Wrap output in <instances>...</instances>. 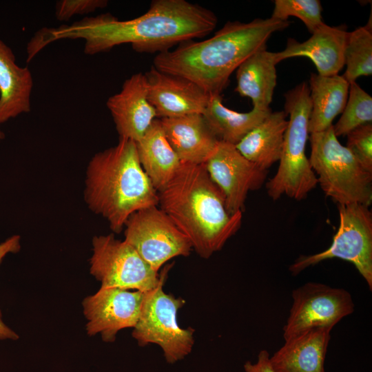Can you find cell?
Here are the masks:
<instances>
[{"label":"cell","mask_w":372,"mask_h":372,"mask_svg":"<svg viewBox=\"0 0 372 372\" xmlns=\"http://www.w3.org/2000/svg\"><path fill=\"white\" fill-rule=\"evenodd\" d=\"M218 22L209 9L185 0H154L141 16L120 20L110 13L86 17L70 25L46 29L48 44L82 39L84 52L94 55L130 43L141 53L158 54L177 44L210 34Z\"/></svg>","instance_id":"obj_1"},{"label":"cell","mask_w":372,"mask_h":372,"mask_svg":"<svg viewBox=\"0 0 372 372\" xmlns=\"http://www.w3.org/2000/svg\"><path fill=\"white\" fill-rule=\"evenodd\" d=\"M289 24L288 20L271 17L249 23L228 21L206 40L186 41L174 50L158 54L153 66L192 81L209 94H220L233 72L251 55L266 48L272 34Z\"/></svg>","instance_id":"obj_2"},{"label":"cell","mask_w":372,"mask_h":372,"mask_svg":"<svg viewBox=\"0 0 372 372\" xmlns=\"http://www.w3.org/2000/svg\"><path fill=\"white\" fill-rule=\"evenodd\" d=\"M158 196L159 207L201 258L220 251L241 226L242 212L229 213L224 195L205 164L182 163Z\"/></svg>","instance_id":"obj_3"},{"label":"cell","mask_w":372,"mask_h":372,"mask_svg":"<svg viewBox=\"0 0 372 372\" xmlns=\"http://www.w3.org/2000/svg\"><path fill=\"white\" fill-rule=\"evenodd\" d=\"M84 198L117 234L133 213L158 205V192L142 168L136 142L119 138L94 155L86 169Z\"/></svg>","instance_id":"obj_4"},{"label":"cell","mask_w":372,"mask_h":372,"mask_svg":"<svg viewBox=\"0 0 372 372\" xmlns=\"http://www.w3.org/2000/svg\"><path fill=\"white\" fill-rule=\"evenodd\" d=\"M285 112L289 116L279 166L266 183L269 196L276 200L283 195L296 200L305 198L318 185L305 149L309 139L311 110L310 90L306 82L285 94Z\"/></svg>","instance_id":"obj_5"},{"label":"cell","mask_w":372,"mask_h":372,"mask_svg":"<svg viewBox=\"0 0 372 372\" xmlns=\"http://www.w3.org/2000/svg\"><path fill=\"white\" fill-rule=\"evenodd\" d=\"M333 125L310 134V165L324 194L338 205L372 202V173L339 142Z\"/></svg>","instance_id":"obj_6"},{"label":"cell","mask_w":372,"mask_h":372,"mask_svg":"<svg viewBox=\"0 0 372 372\" xmlns=\"http://www.w3.org/2000/svg\"><path fill=\"white\" fill-rule=\"evenodd\" d=\"M172 266L167 265L161 270L155 288L143 292L139 317L132 333L140 347L158 345L169 364L183 360L192 352L195 331L190 327H180L177 322L178 311L185 301L163 289Z\"/></svg>","instance_id":"obj_7"},{"label":"cell","mask_w":372,"mask_h":372,"mask_svg":"<svg viewBox=\"0 0 372 372\" xmlns=\"http://www.w3.org/2000/svg\"><path fill=\"white\" fill-rule=\"evenodd\" d=\"M339 227L331 246L309 256H301L289 267L293 275L322 260L340 258L354 265L372 289V214L361 204L338 205Z\"/></svg>","instance_id":"obj_8"},{"label":"cell","mask_w":372,"mask_h":372,"mask_svg":"<svg viewBox=\"0 0 372 372\" xmlns=\"http://www.w3.org/2000/svg\"><path fill=\"white\" fill-rule=\"evenodd\" d=\"M90 271L101 287L135 289L145 292L160 282V273L154 271L125 240L113 234L92 238Z\"/></svg>","instance_id":"obj_9"},{"label":"cell","mask_w":372,"mask_h":372,"mask_svg":"<svg viewBox=\"0 0 372 372\" xmlns=\"http://www.w3.org/2000/svg\"><path fill=\"white\" fill-rule=\"evenodd\" d=\"M125 241L156 271L170 259L187 256L188 238L158 205L133 213L125 223Z\"/></svg>","instance_id":"obj_10"},{"label":"cell","mask_w":372,"mask_h":372,"mask_svg":"<svg viewBox=\"0 0 372 372\" xmlns=\"http://www.w3.org/2000/svg\"><path fill=\"white\" fill-rule=\"evenodd\" d=\"M293 303L283 328L284 339L316 329L330 328L354 311L349 291L309 282L292 291Z\"/></svg>","instance_id":"obj_11"},{"label":"cell","mask_w":372,"mask_h":372,"mask_svg":"<svg viewBox=\"0 0 372 372\" xmlns=\"http://www.w3.org/2000/svg\"><path fill=\"white\" fill-rule=\"evenodd\" d=\"M205 165L231 214L243 212L248 193L262 187L268 172L245 158L235 145L223 141Z\"/></svg>","instance_id":"obj_12"},{"label":"cell","mask_w":372,"mask_h":372,"mask_svg":"<svg viewBox=\"0 0 372 372\" xmlns=\"http://www.w3.org/2000/svg\"><path fill=\"white\" fill-rule=\"evenodd\" d=\"M143 298L142 291L114 287H101L94 294L85 297L82 306L87 321V335L99 333L103 341L114 342L120 330L135 327Z\"/></svg>","instance_id":"obj_13"},{"label":"cell","mask_w":372,"mask_h":372,"mask_svg":"<svg viewBox=\"0 0 372 372\" xmlns=\"http://www.w3.org/2000/svg\"><path fill=\"white\" fill-rule=\"evenodd\" d=\"M147 98L157 117L174 118L189 114H203L209 94L192 81L163 72L155 67L145 74Z\"/></svg>","instance_id":"obj_14"},{"label":"cell","mask_w":372,"mask_h":372,"mask_svg":"<svg viewBox=\"0 0 372 372\" xmlns=\"http://www.w3.org/2000/svg\"><path fill=\"white\" fill-rule=\"evenodd\" d=\"M119 138L138 141L157 117L147 98L145 74L136 73L126 79L121 91L106 102Z\"/></svg>","instance_id":"obj_15"},{"label":"cell","mask_w":372,"mask_h":372,"mask_svg":"<svg viewBox=\"0 0 372 372\" xmlns=\"http://www.w3.org/2000/svg\"><path fill=\"white\" fill-rule=\"evenodd\" d=\"M349 32L343 25L329 26L322 23L305 41L299 42L289 38L286 48L275 52L277 63L296 56L310 59L316 67L318 74L333 76L338 74L344 65V50Z\"/></svg>","instance_id":"obj_16"},{"label":"cell","mask_w":372,"mask_h":372,"mask_svg":"<svg viewBox=\"0 0 372 372\" xmlns=\"http://www.w3.org/2000/svg\"><path fill=\"white\" fill-rule=\"evenodd\" d=\"M159 120L168 143L182 163L205 164L220 141L201 114Z\"/></svg>","instance_id":"obj_17"},{"label":"cell","mask_w":372,"mask_h":372,"mask_svg":"<svg viewBox=\"0 0 372 372\" xmlns=\"http://www.w3.org/2000/svg\"><path fill=\"white\" fill-rule=\"evenodd\" d=\"M330 328H316L285 339L269 357L275 372H325L324 362L331 339Z\"/></svg>","instance_id":"obj_18"},{"label":"cell","mask_w":372,"mask_h":372,"mask_svg":"<svg viewBox=\"0 0 372 372\" xmlns=\"http://www.w3.org/2000/svg\"><path fill=\"white\" fill-rule=\"evenodd\" d=\"M32 88L30 70L17 64L12 50L0 39V124L30 112Z\"/></svg>","instance_id":"obj_19"},{"label":"cell","mask_w":372,"mask_h":372,"mask_svg":"<svg viewBox=\"0 0 372 372\" xmlns=\"http://www.w3.org/2000/svg\"><path fill=\"white\" fill-rule=\"evenodd\" d=\"M275 52L260 50L245 60L236 69L235 91L249 98L253 109H269L276 86Z\"/></svg>","instance_id":"obj_20"},{"label":"cell","mask_w":372,"mask_h":372,"mask_svg":"<svg viewBox=\"0 0 372 372\" xmlns=\"http://www.w3.org/2000/svg\"><path fill=\"white\" fill-rule=\"evenodd\" d=\"M136 144L143 169L157 192L161 190L182 162L168 143L158 118L153 121Z\"/></svg>","instance_id":"obj_21"},{"label":"cell","mask_w":372,"mask_h":372,"mask_svg":"<svg viewBox=\"0 0 372 372\" xmlns=\"http://www.w3.org/2000/svg\"><path fill=\"white\" fill-rule=\"evenodd\" d=\"M285 111L271 112L237 145L238 152L260 168L268 170L280 161L288 125Z\"/></svg>","instance_id":"obj_22"},{"label":"cell","mask_w":372,"mask_h":372,"mask_svg":"<svg viewBox=\"0 0 372 372\" xmlns=\"http://www.w3.org/2000/svg\"><path fill=\"white\" fill-rule=\"evenodd\" d=\"M349 85L343 76L311 74L309 134L324 131L333 125V121L345 107Z\"/></svg>","instance_id":"obj_23"},{"label":"cell","mask_w":372,"mask_h":372,"mask_svg":"<svg viewBox=\"0 0 372 372\" xmlns=\"http://www.w3.org/2000/svg\"><path fill=\"white\" fill-rule=\"evenodd\" d=\"M271 112V108L238 112L223 105L220 94H209L203 115L220 141L236 145Z\"/></svg>","instance_id":"obj_24"},{"label":"cell","mask_w":372,"mask_h":372,"mask_svg":"<svg viewBox=\"0 0 372 372\" xmlns=\"http://www.w3.org/2000/svg\"><path fill=\"white\" fill-rule=\"evenodd\" d=\"M371 21L353 32H349L344 50L346 70L342 75L350 83L361 76L372 74Z\"/></svg>","instance_id":"obj_25"},{"label":"cell","mask_w":372,"mask_h":372,"mask_svg":"<svg viewBox=\"0 0 372 372\" xmlns=\"http://www.w3.org/2000/svg\"><path fill=\"white\" fill-rule=\"evenodd\" d=\"M372 121V97L356 82L350 83L342 115L333 125L335 135L347 136L354 129Z\"/></svg>","instance_id":"obj_26"},{"label":"cell","mask_w":372,"mask_h":372,"mask_svg":"<svg viewBox=\"0 0 372 372\" xmlns=\"http://www.w3.org/2000/svg\"><path fill=\"white\" fill-rule=\"evenodd\" d=\"M322 5L319 0H276L271 18L287 21L300 19L311 34L322 23Z\"/></svg>","instance_id":"obj_27"},{"label":"cell","mask_w":372,"mask_h":372,"mask_svg":"<svg viewBox=\"0 0 372 372\" xmlns=\"http://www.w3.org/2000/svg\"><path fill=\"white\" fill-rule=\"evenodd\" d=\"M345 146L369 172L372 173V124L366 123L347 135Z\"/></svg>","instance_id":"obj_28"},{"label":"cell","mask_w":372,"mask_h":372,"mask_svg":"<svg viewBox=\"0 0 372 372\" xmlns=\"http://www.w3.org/2000/svg\"><path fill=\"white\" fill-rule=\"evenodd\" d=\"M107 5V0H61L55 6V17L59 21H66L74 16L87 14Z\"/></svg>","instance_id":"obj_29"},{"label":"cell","mask_w":372,"mask_h":372,"mask_svg":"<svg viewBox=\"0 0 372 372\" xmlns=\"http://www.w3.org/2000/svg\"><path fill=\"white\" fill-rule=\"evenodd\" d=\"M269 357L267 350H261L255 362L248 360L244 364L245 372H275L271 365Z\"/></svg>","instance_id":"obj_30"},{"label":"cell","mask_w":372,"mask_h":372,"mask_svg":"<svg viewBox=\"0 0 372 372\" xmlns=\"http://www.w3.org/2000/svg\"><path fill=\"white\" fill-rule=\"evenodd\" d=\"M21 249V237L19 235H13L5 241L0 243V265L8 254H15Z\"/></svg>","instance_id":"obj_31"},{"label":"cell","mask_w":372,"mask_h":372,"mask_svg":"<svg viewBox=\"0 0 372 372\" xmlns=\"http://www.w3.org/2000/svg\"><path fill=\"white\" fill-rule=\"evenodd\" d=\"M19 335L4 323L2 319L1 311L0 310V340H17L19 339Z\"/></svg>","instance_id":"obj_32"},{"label":"cell","mask_w":372,"mask_h":372,"mask_svg":"<svg viewBox=\"0 0 372 372\" xmlns=\"http://www.w3.org/2000/svg\"><path fill=\"white\" fill-rule=\"evenodd\" d=\"M5 137L4 133L0 130V141H1Z\"/></svg>","instance_id":"obj_33"}]
</instances>
